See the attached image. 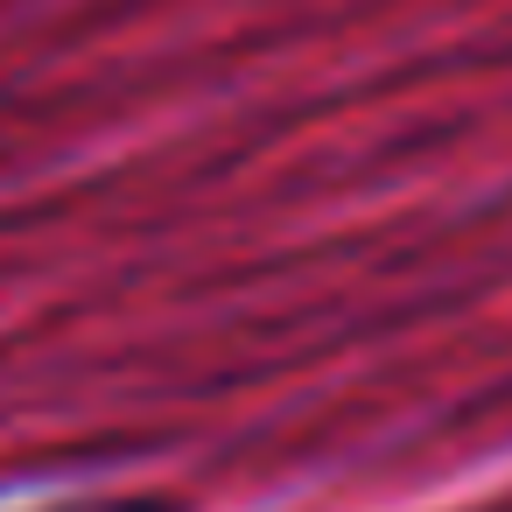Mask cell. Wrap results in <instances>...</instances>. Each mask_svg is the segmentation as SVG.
<instances>
[{"instance_id": "1", "label": "cell", "mask_w": 512, "mask_h": 512, "mask_svg": "<svg viewBox=\"0 0 512 512\" xmlns=\"http://www.w3.org/2000/svg\"><path fill=\"white\" fill-rule=\"evenodd\" d=\"M57 512H176L162 498H85V505H57Z\"/></svg>"}]
</instances>
